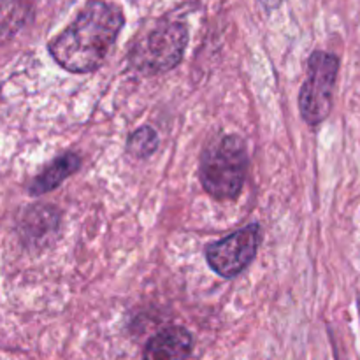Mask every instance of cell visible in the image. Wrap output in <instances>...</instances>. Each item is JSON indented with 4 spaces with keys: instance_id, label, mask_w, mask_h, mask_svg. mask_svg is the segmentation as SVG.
Instances as JSON below:
<instances>
[{
    "instance_id": "cell-11",
    "label": "cell",
    "mask_w": 360,
    "mask_h": 360,
    "mask_svg": "<svg viewBox=\"0 0 360 360\" xmlns=\"http://www.w3.org/2000/svg\"><path fill=\"white\" fill-rule=\"evenodd\" d=\"M285 0H260V4H262V7L266 11H274V9H278V7L281 6V4H283Z\"/></svg>"
},
{
    "instance_id": "cell-10",
    "label": "cell",
    "mask_w": 360,
    "mask_h": 360,
    "mask_svg": "<svg viewBox=\"0 0 360 360\" xmlns=\"http://www.w3.org/2000/svg\"><path fill=\"white\" fill-rule=\"evenodd\" d=\"M158 148V134L157 130L151 129L150 125L139 127L134 130L127 141V151L132 155L134 158H148L157 151Z\"/></svg>"
},
{
    "instance_id": "cell-2",
    "label": "cell",
    "mask_w": 360,
    "mask_h": 360,
    "mask_svg": "<svg viewBox=\"0 0 360 360\" xmlns=\"http://www.w3.org/2000/svg\"><path fill=\"white\" fill-rule=\"evenodd\" d=\"M246 172L248 151L241 137H218L202 151L199 167L200 183L213 199H236L245 185Z\"/></svg>"
},
{
    "instance_id": "cell-9",
    "label": "cell",
    "mask_w": 360,
    "mask_h": 360,
    "mask_svg": "<svg viewBox=\"0 0 360 360\" xmlns=\"http://www.w3.org/2000/svg\"><path fill=\"white\" fill-rule=\"evenodd\" d=\"M30 9L25 0H0V44L21 30Z\"/></svg>"
},
{
    "instance_id": "cell-8",
    "label": "cell",
    "mask_w": 360,
    "mask_h": 360,
    "mask_svg": "<svg viewBox=\"0 0 360 360\" xmlns=\"http://www.w3.org/2000/svg\"><path fill=\"white\" fill-rule=\"evenodd\" d=\"M81 167V158L76 153L60 155L58 158L51 162L39 176H35L34 181L28 185L30 195H44L51 190L58 188L67 178L76 174Z\"/></svg>"
},
{
    "instance_id": "cell-7",
    "label": "cell",
    "mask_w": 360,
    "mask_h": 360,
    "mask_svg": "<svg viewBox=\"0 0 360 360\" xmlns=\"http://www.w3.org/2000/svg\"><path fill=\"white\" fill-rule=\"evenodd\" d=\"M58 225L60 214L55 207L44 206V204L30 206L21 218V238L30 245H41L42 241L56 234Z\"/></svg>"
},
{
    "instance_id": "cell-4",
    "label": "cell",
    "mask_w": 360,
    "mask_h": 360,
    "mask_svg": "<svg viewBox=\"0 0 360 360\" xmlns=\"http://www.w3.org/2000/svg\"><path fill=\"white\" fill-rule=\"evenodd\" d=\"M340 58L333 53L313 51L308 58V74L299 91L301 116L309 127H319L330 115Z\"/></svg>"
},
{
    "instance_id": "cell-5",
    "label": "cell",
    "mask_w": 360,
    "mask_h": 360,
    "mask_svg": "<svg viewBox=\"0 0 360 360\" xmlns=\"http://www.w3.org/2000/svg\"><path fill=\"white\" fill-rule=\"evenodd\" d=\"M260 245V225L252 224L232 232L227 238L206 246V260L221 278L239 276L257 255Z\"/></svg>"
},
{
    "instance_id": "cell-3",
    "label": "cell",
    "mask_w": 360,
    "mask_h": 360,
    "mask_svg": "<svg viewBox=\"0 0 360 360\" xmlns=\"http://www.w3.org/2000/svg\"><path fill=\"white\" fill-rule=\"evenodd\" d=\"M188 44V30L181 23H162L137 39L129 53V63L143 76H160L174 69Z\"/></svg>"
},
{
    "instance_id": "cell-1",
    "label": "cell",
    "mask_w": 360,
    "mask_h": 360,
    "mask_svg": "<svg viewBox=\"0 0 360 360\" xmlns=\"http://www.w3.org/2000/svg\"><path fill=\"white\" fill-rule=\"evenodd\" d=\"M122 9L105 0L84 4L72 23L49 42V53L62 69L86 74L98 69L123 27Z\"/></svg>"
},
{
    "instance_id": "cell-6",
    "label": "cell",
    "mask_w": 360,
    "mask_h": 360,
    "mask_svg": "<svg viewBox=\"0 0 360 360\" xmlns=\"http://www.w3.org/2000/svg\"><path fill=\"white\" fill-rule=\"evenodd\" d=\"M192 347L193 340L188 330L167 327L148 341L143 360H188Z\"/></svg>"
}]
</instances>
